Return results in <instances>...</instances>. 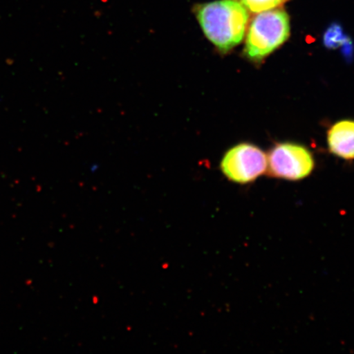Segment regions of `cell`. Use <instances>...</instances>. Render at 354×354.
I'll return each mask as SVG.
<instances>
[{
  "instance_id": "6da1fadb",
  "label": "cell",
  "mask_w": 354,
  "mask_h": 354,
  "mask_svg": "<svg viewBox=\"0 0 354 354\" xmlns=\"http://www.w3.org/2000/svg\"><path fill=\"white\" fill-rule=\"evenodd\" d=\"M196 13L206 38L223 54L239 46L245 37L249 13L236 0L203 3Z\"/></svg>"
},
{
  "instance_id": "7a4b0ae2",
  "label": "cell",
  "mask_w": 354,
  "mask_h": 354,
  "mask_svg": "<svg viewBox=\"0 0 354 354\" xmlns=\"http://www.w3.org/2000/svg\"><path fill=\"white\" fill-rule=\"evenodd\" d=\"M290 32V19L284 10L259 12L248 30L245 55L252 61H262L287 41Z\"/></svg>"
},
{
  "instance_id": "3957f363",
  "label": "cell",
  "mask_w": 354,
  "mask_h": 354,
  "mask_svg": "<svg viewBox=\"0 0 354 354\" xmlns=\"http://www.w3.org/2000/svg\"><path fill=\"white\" fill-rule=\"evenodd\" d=\"M268 158L254 145L241 144L228 150L221 162V169L227 179L238 184L250 183L267 171Z\"/></svg>"
},
{
  "instance_id": "277c9868",
  "label": "cell",
  "mask_w": 354,
  "mask_h": 354,
  "mask_svg": "<svg viewBox=\"0 0 354 354\" xmlns=\"http://www.w3.org/2000/svg\"><path fill=\"white\" fill-rule=\"evenodd\" d=\"M268 165L270 175L274 177L299 180L311 174L314 160L311 153L303 146L281 144L270 153Z\"/></svg>"
},
{
  "instance_id": "5b68a950",
  "label": "cell",
  "mask_w": 354,
  "mask_h": 354,
  "mask_svg": "<svg viewBox=\"0 0 354 354\" xmlns=\"http://www.w3.org/2000/svg\"><path fill=\"white\" fill-rule=\"evenodd\" d=\"M331 153L339 158L354 159V121H340L330 127L327 136Z\"/></svg>"
},
{
  "instance_id": "8992f818",
  "label": "cell",
  "mask_w": 354,
  "mask_h": 354,
  "mask_svg": "<svg viewBox=\"0 0 354 354\" xmlns=\"http://www.w3.org/2000/svg\"><path fill=\"white\" fill-rule=\"evenodd\" d=\"M236 1L241 3L248 10L259 13L274 10L281 6L286 0H236Z\"/></svg>"
},
{
  "instance_id": "52a82bcc",
  "label": "cell",
  "mask_w": 354,
  "mask_h": 354,
  "mask_svg": "<svg viewBox=\"0 0 354 354\" xmlns=\"http://www.w3.org/2000/svg\"><path fill=\"white\" fill-rule=\"evenodd\" d=\"M348 37L343 32L342 26L334 24L327 29L324 42L327 47H337L342 46L344 42H347Z\"/></svg>"
}]
</instances>
